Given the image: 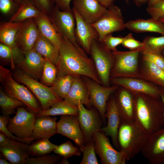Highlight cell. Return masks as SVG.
<instances>
[{"mask_svg":"<svg viewBox=\"0 0 164 164\" xmlns=\"http://www.w3.org/2000/svg\"><path fill=\"white\" fill-rule=\"evenodd\" d=\"M63 38L56 64L57 76L85 77L101 84L91 58L82 54L67 39Z\"/></svg>","mask_w":164,"mask_h":164,"instance_id":"1","label":"cell"},{"mask_svg":"<svg viewBox=\"0 0 164 164\" xmlns=\"http://www.w3.org/2000/svg\"><path fill=\"white\" fill-rule=\"evenodd\" d=\"M135 122L150 135L163 127L164 105L160 97L133 93Z\"/></svg>","mask_w":164,"mask_h":164,"instance_id":"2","label":"cell"},{"mask_svg":"<svg viewBox=\"0 0 164 164\" xmlns=\"http://www.w3.org/2000/svg\"><path fill=\"white\" fill-rule=\"evenodd\" d=\"M150 136L135 122H121L118 133V143L120 151L127 161L133 159L141 152Z\"/></svg>","mask_w":164,"mask_h":164,"instance_id":"3","label":"cell"},{"mask_svg":"<svg viewBox=\"0 0 164 164\" xmlns=\"http://www.w3.org/2000/svg\"><path fill=\"white\" fill-rule=\"evenodd\" d=\"M0 82L2 91L5 94L24 103L29 111L36 115L41 113L42 108L34 95L25 85L20 84L15 80L10 70L1 65Z\"/></svg>","mask_w":164,"mask_h":164,"instance_id":"4","label":"cell"},{"mask_svg":"<svg viewBox=\"0 0 164 164\" xmlns=\"http://www.w3.org/2000/svg\"><path fill=\"white\" fill-rule=\"evenodd\" d=\"M12 71V76L15 80L25 85L34 95L42 110L49 109L54 104L62 100L56 95L51 87L46 86L29 77L17 67Z\"/></svg>","mask_w":164,"mask_h":164,"instance_id":"5","label":"cell"},{"mask_svg":"<svg viewBox=\"0 0 164 164\" xmlns=\"http://www.w3.org/2000/svg\"><path fill=\"white\" fill-rule=\"evenodd\" d=\"M141 50L112 52L115 62L111 70V78H139V56Z\"/></svg>","mask_w":164,"mask_h":164,"instance_id":"6","label":"cell"},{"mask_svg":"<svg viewBox=\"0 0 164 164\" xmlns=\"http://www.w3.org/2000/svg\"><path fill=\"white\" fill-rule=\"evenodd\" d=\"M89 54L93 61L101 85L111 86L110 73L115 62L112 52L97 40L93 42Z\"/></svg>","mask_w":164,"mask_h":164,"instance_id":"7","label":"cell"},{"mask_svg":"<svg viewBox=\"0 0 164 164\" xmlns=\"http://www.w3.org/2000/svg\"><path fill=\"white\" fill-rule=\"evenodd\" d=\"M48 15L62 37L70 41L82 54L87 56L76 37V20L73 10L71 12L62 11L55 5Z\"/></svg>","mask_w":164,"mask_h":164,"instance_id":"8","label":"cell"},{"mask_svg":"<svg viewBox=\"0 0 164 164\" xmlns=\"http://www.w3.org/2000/svg\"><path fill=\"white\" fill-rule=\"evenodd\" d=\"M88 91L91 106H93L99 113L102 121L105 122L108 102L111 96L119 86L117 85L104 86L87 77H82Z\"/></svg>","mask_w":164,"mask_h":164,"instance_id":"9","label":"cell"},{"mask_svg":"<svg viewBox=\"0 0 164 164\" xmlns=\"http://www.w3.org/2000/svg\"><path fill=\"white\" fill-rule=\"evenodd\" d=\"M125 23L121 9L113 5L107 8L105 12L91 25L98 32L99 40L101 42L106 35L124 29Z\"/></svg>","mask_w":164,"mask_h":164,"instance_id":"10","label":"cell"},{"mask_svg":"<svg viewBox=\"0 0 164 164\" xmlns=\"http://www.w3.org/2000/svg\"><path fill=\"white\" fill-rule=\"evenodd\" d=\"M23 107L17 108L16 114L10 118L7 127L17 137L27 138L32 137L36 114Z\"/></svg>","mask_w":164,"mask_h":164,"instance_id":"11","label":"cell"},{"mask_svg":"<svg viewBox=\"0 0 164 164\" xmlns=\"http://www.w3.org/2000/svg\"><path fill=\"white\" fill-rule=\"evenodd\" d=\"M101 131L96 132L92 139L95 152L102 164H125L127 161L125 155L120 150H116L111 144L108 138Z\"/></svg>","mask_w":164,"mask_h":164,"instance_id":"12","label":"cell"},{"mask_svg":"<svg viewBox=\"0 0 164 164\" xmlns=\"http://www.w3.org/2000/svg\"><path fill=\"white\" fill-rule=\"evenodd\" d=\"M111 84L123 87L133 93H142L159 97L161 87L139 78H111Z\"/></svg>","mask_w":164,"mask_h":164,"instance_id":"13","label":"cell"},{"mask_svg":"<svg viewBox=\"0 0 164 164\" xmlns=\"http://www.w3.org/2000/svg\"><path fill=\"white\" fill-rule=\"evenodd\" d=\"M141 152L151 164H164V127L150 135Z\"/></svg>","mask_w":164,"mask_h":164,"instance_id":"14","label":"cell"},{"mask_svg":"<svg viewBox=\"0 0 164 164\" xmlns=\"http://www.w3.org/2000/svg\"><path fill=\"white\" fill-rule=\"evenodd\" d=\"M84 105L80 104L77 106L78 109L77 117L86 144L92 139L96 132L101 131L102 120L100 114L96 110L94 109H87Z\"/></svg>","mask_w":164,"mask_h":164,"instance_id":"15","label":"cell"},{"mask_svg":"<svg viewBox=\"0 0 164 164\" xmlns=\"http://www.w3.org/2000/svg\"><path fill=\"white\" fill-rule=\"evenodd\" d=\"M56 133L72 140L79 147L85 144L77 116L61 115L57 122Z\"/></svg>","mask_w":164,"mask_h":164,"instance_id":"16","label":"cell"},{"mask_svg":"<svg viewBox=\"0 0 164 164\" xmlns=\"http://www.w3.org/2000/svg\"><path fill=\"white\" fill-rule=\"evenodd\" d=\"M107 123L106 126L101 128V131L107 136H110L113 145L118 149V133L121 122V118L114 93L110 97L108 102L105 114Z\"/></svg>","mask_w":164,"mask_h":164,"instance_id":"17","label":"cell"},{"mask_svg":"<svg viewBox=\"0 0 164 164\" xmlns=\"http://www.w3.org/2000/svg\"><path fill=\"white\" fill-rule=\"evenodd\" d=\"M72 9L76 20L75 34L76 39L87 54H89L93 42L99 40L98 34L91 24L84 20L74 9Z\"/></svg>","mask_w":164,"mask_h":164,"instance_id":"18","label":"cell"},{"mask_svg":"<svg viewBox=\"0 0 164 164\" xmlns=\"http://www.w3.org/2000/svg\"><path fill=\"white\" fill-rule=\"evenodd\" d=\"M24 57L16 67L29 77L40 80L46 60L33 49L24 51Z\"/></svg>","mask_w":164,"mask_h":164,"instance_id":"19","label":"cell"},{"mask_svg":"<svg viewBox=\"0 0 164 164\" xmlns=\"http://www.w3.org/2000/svg\"><path fill=\"white\" fill-rule=\"evenodd\" d=\"M40 34L34 19L22 22L16 36L15 42L24 51L32 49Z\"/></svg>","mask_w":164,"mask_h":164,"instance_id":"20","label":"cell"},{"mask_svg":"<svg viewBox=\"0 0 164 164\" xmlns=\"http://www.w3.org/2000/svg\"><path fill=\"white\" fill-rule=\"evenodd\" d=\"M73 5L72 9L84 20L91 24L96 22L107 9L95 0H73Z\"/></svg>","mask_w":164,"mask_h":164,"instance_id":"21","label":"cell"},{"mask_svg":"<svg viewBox=\"0 0 164 164\" xmlns=\"http://www.w3.org/2000/svg\"><path fill=\"white\" fill-rule=\"evenodd\" d=\"M121 118V122H135L133 94L126 89L119 86L114 93Z\"/></svg>","mask_w":164,"mask_h":164,"instance_id":"22","label":"cell"},{"mask_svg":"<svg viewBox=\"0 0 164 164\" xmlns=\"http://www.w3.org/2000/svg\"><path fill=\"white\" fill-rule=\"evenodd\" d=\"M29 146L27 144L9 138L4 145L0 146V151L11 164H26L30 156Z\"/></svg>","mask_w":164,"mask_h":164,"instance_id":"23","label":"cell"},{"mask_svg":"<svg viewBox=\"0 0 164 164\" xmlns=\"http://www.w3.org/2000/svg\"><path fill=\"white\" fill-rule=\"evenodd\" d=\"M74 105L91 107L88 90L82 77H74L70 89L63 100Z\"/></svg>","mask_w":164,"mask_h":164,"instance_id":"24","label":"cell"},{"mask_svg":"<svg viewBox=\"0 0 164 164\" xmlns=\"http://www.w3.org/2000/svg\"><path fill=\"white\" fill-rule=\"evenodd\" d=\"M40 34L50 40L59 49L63 38L47 14L42 12L34 19Z\"/></svg>","mask_w":164,"mask_h":164,"instance_id":"25","label":"cell"},{"mask_svg":"<svg viewBox=\"0 0 164 164\" xmlns=\"http://www.w3.org/2000/svg\"><path fill=\"white\" fill-rule=\"evenodd\" d=\"M57 119L50 116L36 117L32 137L34 140L49 139L57 133Z\"/></svg>","mask_w":164,"mask_h":164,"instance_id":"26","label":"cell"},{"mask_svg":"<svg viewBox=\"0 0 164 164\" xmlns=\"http://www.w3.org/2000/svg\"><path fill=\"white\" fill-rule=\"evenodd\" d=\"M125 28L136 33L154 32L164 35V23L152 18L128 21L125 23Z\"/></svg>","mask_w":164,"mask_h":164,"instance_id":"27","label":"cell"},{"mask_svg":"<svg viewBox=\"0 0 164 164\" xmlns=\"http://www.w3.org/2000/svg\"><path fill=\"white\" fill-rule=\"evenodd\" d=\"M139 78L152 82L164 88V70L151 62L141 60Z\"/></svg>","mask_w":164,"mask_h":164,"instance_id":"28","label":"cell"},{"mask_svg":"<svg viewBox=\"0 0 164 164\" xmlns=\"http://www.w3.org/2000/svg\"><path fill=\"white\" fill-rule=\"evenodd\" d=\"M32 49L39 53L45 59L56 65L59 49L49 39L40 34Z\"/></svg>","mask_w":164,"mask_h":164,"instance_id":"29","label":"cell"},{"mask_svg":"<svg viewBox=\"0 0 164 164\" xmlns=\"http://www.w3.org/2000/svg\"><path fill=\"white\" fill-rule=\"evenodd\" d=\"M24 57V51L18 46L10 48L0 43L1 61L10 65L11 70L16 67L17 65L22 61Z\"/></svg>","mask_w":164,"mask_h":164,"instance_id":"30","label":"cell"},{"mask_svg":"<svg viewBox=\"0 0 164 164\" xmlns=\"http://www.w3.org/2000/svg\"><path fill=\"white\" fill-rule=\"evenodd\" d=\"M42 12L29 0H23L9 22H21L38 17Z\"/></svg>","mask_w":164,"mask_h":164,"instance_id":"31","label":"cell"},{"mask_svg":"<svg viewBox=\"0 0 164 164\" xmlns=\"http://www.w3.org/2000/svg\"><path fill=\"white\" fill-rule=\"evenodd\" d=\"M22 22L9 21L1 23L0 26V43L10 48L18 46L15 42V38Z\"/></svg>","mask_w":164,"mask_h":164,"instance_id":"32","label":"cell"},{"mask_svg":"<svg viewBox=\"0 0 164 164\" xmlns=\"http://www.w3.org/2000/svg\"><path fill=\"white\" fill-rule=\"evenodd\" d=\"M78 106L71 104L62 100L54 104L49 109L42 110L41 113L36 115V117L56 115H72L78 116Z\"/></svg>","mask_w":164,"mask_h":164,"instance_id":"33","label":"cell"},{"mask_svg":"<svg viewBox=\"0 0 164 164\" xmlns=\"http://www.w3.org/2000/svg\"><path fill=\"white\" fill-rule=\"evenodd\" d=\"M57 146L47 138L36 140L29 145V155L31 157H37L49 154Z\"/></svg>","mask_w":164,"mask_h":164,"instance_id":"34","label":"cell"},{"mask_svg":"<svg viewBox=\"0 0 164 164\" xmlns=\"http://www.w3.org/2000/svg\"><path fill=\"white\" fill-rule=\"evenodd\" d=\"M74 77L68 75L64 77H57L52 89L60 99L63 100L69 92L73 81Z\"/></svg>","mask_w":164,"mask_h":164,"instance_id":"35","label":"cell"},{"mask_svg":"<svg viewBox=\"0 0 164 164\" xmlns=\"http://www.w3.org/2000/svg\"><path fill=\"white\" fill-rule=\"evenodd\" d=\"M0 106L2 114L10 116L16 113L15 111L19 107L26 105L22 101L12 98L5 94L1 86Z\"/></svg>","mask_w":164,"mask_h":164,"instance_id":"36","label":"cell"},{"mask_svg":"<svg viewBox=\"0 0 164 164\" xmlns=\"http://www.w3.org/2000/svg\"><path fill=\"white\" fill-rule=\"evenodd\" d=\"M57 77V71L56 65L46 60L40 79V82L46 86L51 87Z\"/></svg>","mask_w":164,"mask_h":164,"instance_id":"37","label":"cell"},{"mask_svg":"<svg viewBox=\"0 0 164 164\" xmlns=\"http://www.w3.org/2000/svg\"><path fill=\"white\" fill-rule=\"evenodd\" d=\"M53 151L55 154L66 159L74 155L79 156L82 153L79 147L75 146L69 140L57 145Z\"/></svg>","mask_w":164,"mask_h":164,"instance_id":"38","label":"cell"},{"mask_svg":"<svg viewBox=\"0 0 164 164\" xmlns=\"http://www.w3.org/2000/svg\"><path fill=\"white\" fill-rule=\"evenodd\" d=\"M142 42L144 46L142 51L146 50L161 54L164 49V35L159 37L147 36Z\"/></svg>","mask_w":164,"mask_h":164,"instance_id":"39","label":"cell"},{"mask_svg":"<svg viewBox=\"0 0 164 164\" xmlns=\"http://www.w3.org/2000/svg\"><path fill=\"white\" fill-rule=\"evenodd\" d=\"M83 153L80 164H98L96 155L94 141L92 138L83 146L79 147Z\"/></svg>","mask_w":164,"mask_h":164,"instance_id":"40","label":"cell"},{"mask_svg":"<svg viewBox=\"0 0 164 164\" xmlns=\"http://www.w3.org/2000/svg\"><path fill=\"white\" fill-rule=\"evenodd\" d=\"M10 116L1 114L0 116V131L5 134L9 138L26 143L30 144L34 140L31 137L27 138H21L13 134L7 128V125L10 118Z\"/></svg>","mask_w":164,"mask_h":164,"instance_id":"41","label":"cell"},{"mask_svg":"<svg viewBox=\"0 0 164 164\" xmlns=\"http://www.w3.org/2000/svg\"><path fill=\"white\" fill-rule=\"evenodd\" d=\"M61 156L48 154L36 157L29 156L26 159V164H54L61 159Z\"/></svg>","mask_w":164,"mask_h":164,"instance_id":"42","label":"cell"},{"mask_svg":"<svg viewBox=\"0 0 164 164\" xmlns=\"http://www.w3.org/2000/svg\"><path fill=\"white\" fill-rule=\"evenodd\" d=\"M142 60L154 63L164 70V57L161 54L148 50H143L140 52Z\"/></svg>","mask_w":164,"mask_h":164,"instance_id":"43","label":"cell"},{"mask_svg":"<svg viewBox=\"0 0 164 164\" xmlns=\"http://www.w3.org/2000/svg\"><path fill=\"white\" fill-rule=\"evenodd\" d=\"M124 47L128 49L130 51L142 50L144 46V43L135 39L131 33L128 34L123 37L121 44ZM141 50V51H142Z\"/></svg>","mask_w":164,"mask_h":164,"instance_id":"44","label":"cell"},{"mask_svg":"<svg viewBox=\"0 0 164 164\" xmlns=\"http://www.w3.org/2000/svg\"><path fill=\"white\" fill-rule=\"evenodd\" d=\"M112 34L110 33L106 35L101 42L108 49L113 52L117 50L116 47L120 44H121L124 37L121 36L114 37L112 36Z\"/></svg>","mask_w":164,"mask_h":164,"instance_id":"45","label":"cell"},{"mask_svg":"<svg viewBox=\"0 0 164 164\" xmlns=\"http://www.w3.org/2000/svg\"><path fill=\"white\" fill-rule=\"evenodd\" d=\"M146 11L152 18L159 20L164 17V0L151 6H148Z\"/></svg>","mask_w":164,"mask_h":164,"instance_id":"46","label":"cell"},{"mask_svg":"<svg viewBox=\"0 0 164 164\" xmlns=\"http://www.w3.org/2000/svg\"><path fill=\"white\" fill-rule=\"evenodd\" d=\"M42 12L49 15L55 6L53 0H29Z\"/></svg>","mask_w":164,"mask_h":164,"instance_id":"47","label":"cell"},{"mask_svg":"<svg viewBox=\"0 0 164 164\" xmlns=\"http://www.w3.org/2000/svg\"><path fill=\"white\" fill-rule=\"evenodd\" d=\"M19 5L14 0H0V10L5 15H9L16 11Z\"/></svg>","mask_w":164,"mask_h":164,"instance_id":"48","label":"cell"},{"mask_svg":"<svg viewBox=\"0 0 164 164\" xmlns=\"http://www.w3.org/2000/svg\"><path fill=\"white\" fill-rule=\"evenodd\" d=\"M55 5L60 10L66 12L72 11L70 6L71 0H53Z\"/></svg>","mask_w":164,"mask_h":164,"instance_id":"49","label":"cell"},{"mask_svg":"<svg viewBox=\"0 0 164 164\" xmlns=\"http://www.w3.org/2000/svg\"><path fill=\"white\" fill-rule=\"evenodd\" d=\"M102 5L108 8L113 5L114 0H95Z\"/></svg>","mask_w":164,"mask_h":164,"instance_id":"50","label":"cell"},{"mask_svg":"<svg viewBox=\"0 0 164 164\" xmlns=\"http://www.w3.org/2000/svg\"><path fill=\"white\" fill-rule=\"evenodd\" d=\"M9 138L5 134L0 131V146L4 145L7 142Z\"/></svg>","mask_w":164,"mask_h":164,"instance_id":"51","label":"cell"},{"mask_svg":"<svg viewBox=\"0 0 164 164\" xmlns=\"http://www.w3.org/2000/svg\"><path fill=\"white\" fill-rule=\"evenodd\" d=\"M159 97L164 105L163 111V127H164V88L161 87Z\"/></svg>","mask_w":164,"mask_h":164,"instance_id":"52","label":"cell"},{"mask_svg":"<svg viewBox=\"0 0 164 164\" xmlns=\"http://www.w3.org/2000/svg\"><path fill=\"white\" fill-rule=\"evenodd\" d=\"M162 0H148V6H152Z\"/></svg>","mask_w":164,"mask_h":164,"instance_id":"53","label":"cell"},{"mask_svg":"<svg viewBox=\"0 0 164 164\" xmlns=\"http://www.w3.org/2000/svg\"><path fill=\"white\" fill-rule=\"evenodd\" d=\"M136 4L138 6H141L147 2L148 0H134Z\"/></svg>","mask_w":164,"mask_h":164,"instance_id":"54","label":"cell"},{"mask_svg":"<svg viewBox=\"0 0 164 164\" xmlns=\"http://www.w3.org/2000/svg\"><path fill=\"white\" fill-rule=\"evenodd\" d=\"M57 163L60 164H69V163L67 159L63 157V158L58 161L57 162Z\"/></svg>","mask_w":164,"mask_h":164,"instance_id":"55","label":"cell"},{"mask_svg":"<svg viewBox=\"0 0 164 164\" xmlns=\"http://www.w3.org/2000/svg\"><path fill=\"white\" fill-rule=\"evenodd\" d=\"M0 164H11V163L7 161V160L5 158H0Z\"/></svg>","mask_w":164,"mask_h":164,"instance_id":"56","label":"cell"},{"mask_svg":"<svg viewBox=\"0 0 164 164\" xmlns=\"http://www.w3.org/2000/svg\"><path fill=\"white\" fill-rule=\"evenodd\" d=\"M15 2L19 5H20L21 3L23 0H14Z\"/></svg>","mask_w":164,"mask_h":164,"instance_id":"57","label":"cell"},{"mask_svg":"<svg viewBox=\"0 0 164 164\" xmlns=\"http://www.w3.org/2000/svg\"><path fill=\"white\" fill-rule=\"evenodd\" d=\"M159 20L164 23V17L160 18Z\"/></svg>","mask_w":164,"mask_h":164,"instance_id":"58","label":"cell"},{"mask_svg":"<svg viewBox=\"0 0 164 164\" xmlns=\"http://www.w3.org/2000/svg\"><path fill=\"white\" fill-rule=\"evenodd\" d=\"M162 52H163V56L164 57V49L163 50Z\"/></svg>","mask_w":164,"mask_h":164,"instance_id":"59","label":"cell"},{"mask_svg":"<svg viewBox=\"0 0 164 164\" xmlns=\"http://www.w3.org/2000/svg\"><path fill=\"white\" fill-rule=\"evenodd\" d=\"M126 2H128L129 0H125Z\"/></svg>","mask_w":164,"mask_h":164,"instance_id":"60","label":"cell"}]
</instances>
